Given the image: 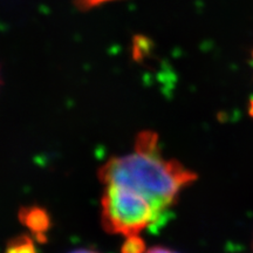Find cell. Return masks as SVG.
Masks as SVG:
<instances>
[{"mask_svg": "<svg viewBox=\"0 0 253 253\" xmlns=\"http://www.w3.org/2000/svg\"><path fill=\"white\" fill-rule=\"evenodd\" d=\"M99 177L104 185L131 190L164 213L197 176L177 161L163 158L157 135L144 131L136 140L134 153L110 158Z\"/></svg>", "mask_w": 253, "mask_h": 253, "instance_id": "6da1fadb", "label": "cell"}, {"mask_svg": "<svg viewBox=\"0 0 253 253\" xmlns=\"http://www.w3.org/2000/svg\"><path fill=\"white\" fill-rule=\"evenodd\" d=\"M104 186L101 216L107 232L126 237L140 235L163 216L149 201L131 190L113 184Z\"/></svg>", "mask_w": 253, "mask_h": 253, "instance_id": "7a4b0ae2", "label": "cell"}, {"mask_svg": "<svg viewBox=\"0 0 253 253\" xmlns=\"http://www.w3.org/2000/svg\"><path fill=\"white\" fill-rule=\"evenodd\" d=\"M19 219L38 240H46V233L50 229V218L45 209L39 207L23 208Z\"/></svg>", "mask_w": 253, "mask_h": 253, "instance_id": "3957f363", "label": "cell"}, {"mask_svg": "<svg viewBox=\"0 0 253 253\" xmlns=\"http://www.w3.org/2000/svg\"><path fill=\"white\" fill-rule=\"evenodd\" d=\"M5 253H38L33 240L28 236H18L11 239L6 246Z\"/></svg>", "mask_w": 253, "mask_h": 253, "instance_id": "277c9868", "label": "cell"}, {"mask_svg": "<svg viewBox=\"0 0 253 253\" xmlns=\"http://www.w3.org/2000/svg\"><path fill=\"white\" fill-rule=\"evenodd\" d=\"M145 251L144 240L138 235L126 237L121 249V253H145Z\"/></svg>", "mask_w": 253, "mask_h": 253, "instance_id": "5b68a950", "label": "cell"}, {"mask_svg": "<svg viewBox=\"0 0 253 253\" xmlns=\"http://www.w3.org/2000/svg\"><path fill=\"white\" fill-rule=\"evenodd\" d=\"M145 253H177V252L171 251V250H169V249L160 248V246H156V248L147 250V251H145Z\"/></svg>", "mask_w": 253, "mask_h": 253, "instance_id": "8992f818", "label": "cell"}, {"mask_svg": "<svg viewBox=\"0 0 253 253\" xmlns=\"http://www.w3.org/2000/svg\"><path fill=\"white\" fill-rule=\"evenodd\" d=\"M71 253H100V252L93 249H78L75 250V251H72Z\"/></svg>", "mask_w": 253, "mask_h": 253, "instance_id": "52a82bcc", "label": "cell"}]
</instances>
